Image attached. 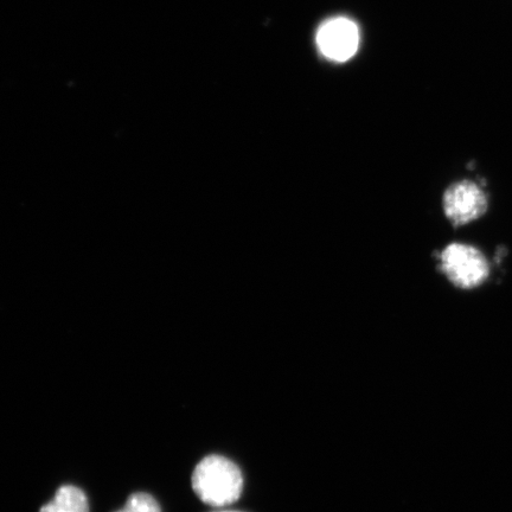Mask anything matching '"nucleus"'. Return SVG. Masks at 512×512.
<instances>
[{"label":"nucleus","mask_w":512,"mask_h":512,"mask_svg":"<svg viewBox=\"0 0 512 512\" xmlns=\"http://www.w3.org/2000/svg\"><path fill=\"white\" fill-rule=\"evenodd\" d=\"M192 489L204 504L223 508L240 498L243 477L238 465L222 456L201 460L192 473Z\"/></svg>","instance_id":"f257e3e1"},{"label":"nucleus","mask_w":512,"mask_h":512,"mask_svg":"<svg viewBox=\"0 0 512 512\" xmlns=\"http://www.w3.org/2000/svg\"><path fill=\"white\" fill-rule=\"evenodd\" d=\"M440 271L454 286L471 290L485 283L490 275V265L485 255L476 247L464 243H451L439 256Z\"/></svg>","instance_id":"f03ea898"},{"label":"nucleus","mask_w":512,"mask_h":512,"mask_svg":"<svg viewBox=\"0 0 512 512\" xmlns=\"http://www.w3.org/2000/svg\"><path fill=\"white\" fill-rule=\"evenodd\" d=\"M40 512H89L85 492L74 485H63Z\"/></svg>","instance_id":"39448f33"},{"label":"nucleus","mask_w":512,"mask_h":512,"mask_svg":"<svg viewBox=\"0 0 512 512\" xmlns=\"http://www.w3.org/2000/svg\"><path fill=\"white\" fill-rule=\"evenodd\" d=\"M317 46L326 59L345 62L354 57L360 46V30L349 18L329 19L317 32Z\"/></svg>","instance_id":"20e7f679"},{"label":"nucleus","mask_w":512,"mask_h":512,"mask_svg":"<svg viewBox=\"0 0 512 512\" xmlns=\"http://www.w3.org/2000/svg\"><path fill=\"white\" fill-rule=\"evenodd\" d=\"M444 213L453 226H465L485 214L488 209V197L476 182L460 181L453 183L445 191L443 198Z\"/></svg>","instance_id":"7ed1b4c3"},{"label":"nucleus","mask_w":512,"mask_h":512,"mask_svg":"<svg viewBox=\"0 0 512 512\" xmlns=\"http://www.w3.org/2000/svg\"><path fill=\"white\" fill-rule=\"evenodd\" d=\"M216 512H241V511H216Z\"/></svg>","instance_id":"0eeeda50"},{"label":"nucleus","mask_w":512,"mask_h":512,"mask_svg":"<svg viewBox=\"0 0 512 512\" xmlns=\"http://www.w3.org/2000/svg\"><path fill=\"white\" fill-rule=\"evenodd\" d=\"M115 512H162L155 497L137 492L127 499L125 507Z\"/></svg>","instance_id":"423d86ee"}]
</instances>
